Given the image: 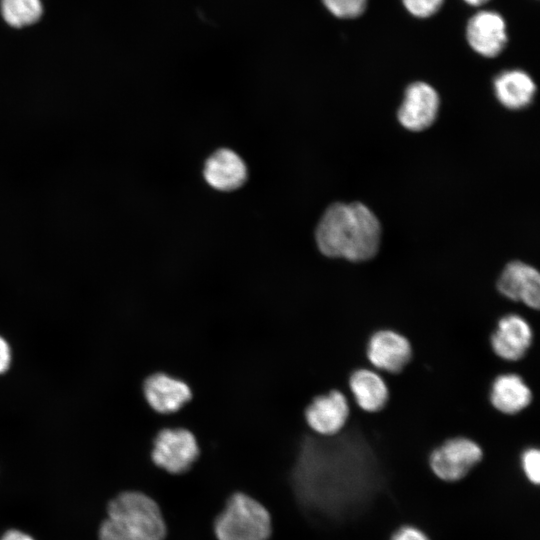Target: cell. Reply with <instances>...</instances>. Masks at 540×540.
Segmentation results:
<instances>
[{"label": "cell", "mask_w": 540, "mask_h": 540, "mask_svg": "<svg viewBox=\"0 0 540 540\" xmlns=\"http://www.w3.org/2000/svg\"><path fill=\"white\" fill-rule=\"evenodd\" d=\"M205 181L214 189L229 192L241 187L247 178V168L234 151L222 148L212 153L204 164Z\"/></svg>", "instance_id": "obj_14"}, {"label": "cell", "mask_w": 540, "mask_h": 540, "mask_svg": "<svg viewBox=\"0 0 540 540\" xmlns=\"http://www.w3.org/2000/svg\"><path fill=\"white\" fill-rule=\"evenodd\" d=\"M165 536L158 504L139 491H125L113 498L99 529V540H164Z\"/></svg>", "instance_id": "obj_3"}, {"label": "cell", "mask_w": 540, "mask_h": 540, "mask_svg": "<svg viewBox=\"0 0 540 540\" xmlns=\"http://www.w3.org/2000/svg\"><path fill=\"white\" fill-rule=\"evenodd\" d=\"M496 287L506 298L522 302L531 309H539L540 275L531 265L517 260L509 262L502 270Z\"/></svg>", "instance_id": "obj_12"}, {"label": "cell", "mask_w": 540, "mask_h": 540, "mask_svg": "<svg viewBox=\"0 0 540 540\" xmlns=\"http://www.w3.org/2000/svg\"><path fill=\"white\" fill-rule=\"evenodd\" d=\"M521 469L526 479L533 485L540 483V451L537 447L524 449L520 456Z\"/></svg>", "instance_id": "obj_20"}, {"label": "cell", "mask_w": 540, "mask_h": 540, "mask_svg": "<svg viewBox=\"0 0 540 540\" xmlns=\"http://www.w3.org/2000/svg\"><path fill=\"white\" fill-rule=\"evenodd\" d=\"M348 386L357 406L364 412H379L389 400L385 380L373 369H355L349 376Z\"/></svg>", "instance_id": "obj_16"}, {"label": "cell", "mask_w": 540, "mask_h": 540, "mask_svg": "<svg viewBox=\"0 0 540 540\" xmlns=\"http://www.w3.org/2000/svg\"><path fill=\"white\" fill-rule=\"evenodd\" d=\"M483 455V450L476 441L465 436H456L433 449L428 462L438 479L452 483L465 478L481 462Z\"/></svg>", "instance_id": "obj_5"}, {"label": "cell", "mask_w": 540, "mask_h": 540, "mask_svg": "<svg viewBox=\"0 0 540 540\" xmlns=\"http://www.w3.org/2000/svg\"><path fill=\"white\" fill-rule=\"evenodd\" d=\"M271 530L268 510L242 492L229 497L214 522L218 540H268Z\"/></svg>", "instance_id": "obj_4"}, {"label": "cell", "mask_w": 540, "mask_h": 540, "mask_svg": "<svg viewBox=\"0 0 540 540\" xmlns=\"http://www.w3.org/2000/svg\"><path fill=\"white\" fill-rule=\"evenodd\" d=\"M41 0H0V14L12 28L21 29L36 24L43 16Z\"/></svg>", "instance_id": "obj_18"}, {"label": "cell", "mask_w": 540, "mask_h": 540, "mask_svg": "<svg viewBox=\"0 0 540 540\" xmlns=\"http://www.w3.org/2000/svg\"><path fill=\"white\" fill-rule=\"evenodd\" d=\"M322 3L333 16L354 19L365 12L368 0H322Z\"/></svg>", "instance_id": "obj_19"}, {"label": "cell", "mask_w": 540, "mask_h": 540, "mask_svg": "<svg viewBox=\"0 0 540 540\" xmlns=\"http://www.w3.org/2000/svg\"><path fill=\"white\" fill-rule=\"evenodd\" d=\"M445 0H402L406 11L419 19L435 15L443 6Z\"/></svg>", "instance_id": "obj_21"}, {"label": "cell", "mask_w": 540, "mask_h": 540, "mask_svg": "<svg viewBox=\"0 0 540 540\" xmlns=\"http://www.w3.org/2000/svg\"><path fill=\"white\" fill-rule=\"evenodd\" d=\"M389 540H431L430 537L419 527L414 525H402L391 535Z\"/></svg>", "instance_id": "obj_22"}, {"label": "cell", "mask_w": 540, "mask_h": 540, "mask_svg": "<svg viewBox=\"0 0 540 540\" xmlns=\"http://www.w3.org/2000/svg\"><path fill=\"white\" fill-rule=\"evenodd\" d=\"M0 540H35L29 534L24 533L20 530L11 529L5 532Z\"/></svg>", "instance_id": "obj_24"}, {"label": "cell", "mask_w": 540, "mask_h": 540, "mask_svg": "<svg viewBox=\"0 0 540 540\" xmlns=\"http://www.w3.org/2000/svg\"><path fill=\"white\" fill-rule=\"evenodd\" d=\"M439 106L440 98L435 88L424 81H415L405 90L397 118L404 128L422 131L434 123Z\"/></svg>", "instance_id": "obj_10"}, {"label": "cell", "mask_w": 540, "mask_h": 540, "mask_svg": "<svg viewBox=\"0 0 540 540\" xmlns=\"http://www.w3.org/2000/svg\"><path fill=\"white\" fill-rule=\"evenodd\" d=\"M532 391L524 379L516 373H502L496 376L490 386L489 401L501 414L515 415L532 402Z\"/></svg>", "instance_id": "obj_15"}, {"label": "cell", "mask_w": 540, "mask_h": 540, "mask_svg": "<svg viewBox=\"0 0 540 540\" xmlns=\"http://www.w3.org/2000/svg\"><path fill=\"white\" fill-rule=\"evenodd\" d=\"M466 4L472 7H480L489 2L490 0H463Z\"/></svg>", "instance_id": "obj_25"}, {"label": "cell", "mask_w": 540, "mask_h": 540, "mask_svg": "<svg viewBox=\"0 0 540 540\" xmlns=\"http://www.w3.org/2000/svg\"><path fill=\"white\" fill-rule=\"evenodd\" d=\"M12 354L9 343L0 336V374L5 373L11 364Z\"/></svg>", "instance_id": "obj_23"}, {"label": "cell", "mask_w": 540, "mask_h": 540, "mask_svg": "<svg viewBox=\"0 0 540 540\" xmlns=\"http://www.w3.org/2000/svg\"><path fill=\"white\" fill-rule=\"evenodd\" d=\"M143 394L148 405L159 414L179 411L192 398L189 385L165 372H155L143 382Z\"/></svg>", "instance_id": "obj_13"}, {"label": "cell", "mask_w": 540, "mask_h": 540, "mask_svg": "<svg viewBox=\"0 0 540 540\" xmlns=\"http://www.w3.org/2000/svg\"><path fill=\"white\" fill-rule=\"evenodd\" d=\"M315 238L323 255L361 262L377 254L381 225L375 214L360 202L334 203L319 220Z\"/></svg>", "instance_id": "obj_2"}, {"label": "cell", "mask_w": 540, "mask_h": 540, "mask_svg": "<svg viewBox=\"0 0 540 540\" xmlns=\"http://www.w3.org/2000/svg\"><path fill=\"white\" fill-rule=\"evenodd\" d=\"M413 356L411 342L392 329H379L371 334L366 344V358L377 370L397 374L410 363Z\"/></svg>", "instance_id": "obj_7"}, {"label": "cell", "mask_w": 540, "mask_h": 540, "mask_svg": "<svg viewBox=\"0 0 540 540\" xmlns=\"http://www.w3.org/2000/svg\"><path fill=\"white\" fill-rule=\"evenodd\" d=\"M533 342V330L526 319L518 314L501 317L490 336L493 353L509 362L521 360Z\"/></svg>", "instance_id": "obj_11"}, {"label": "cell", "mask_w": 540, "mask_h": 540, "mask_svg": "<svg viewBox=\"0 0 540 540\" xmlns=\"http://www.w3.org/2000/svg\"><path fill=\"white\" fill-rule=\"evenodd\" d=\"M307 457L297 468L298 494L302 503L319 515L344 520L360 514L381 488L371 457Z\"/></svg>", "instance_id": "obj_1"}, {"label": "cell", "mask_w": 540, "mask_h": 540, "mask_svg": "<svg viewBox=\"0 0 540 540\" xmlns=\"http://www.w3.org/2000/svg\"><path fill=\"white\" fill-rule=\"evenodd\" d=\"M350 406L346 395L337 389L318 395L304 411L310 429L323 437H334L346 426Z\"/></svg>", "instance_id": "obj_8"}, {"label": "cell", "mask_w": 540, "mask_h": 540, "mask_svg": "<svg viewBox=\"0 0 540 540\" xmlns=\"http://www.w3.org/2000/svg\"><path fill=\"white\" fill-rule=\"evenodd\" d=\"M465 36L475 53L485 58L497 57L508 42L506 21L496 11L480 10L468 20Z\"/></svg>", "instance_id": "obj_9"}, {"label": "cell", "mask_w": 540, "mask_h": 540, "mask_svg": "<svg viewBox=\"0 0 540 540\" xmlns=\"http://www.w3.org/2000/svg\"><path fill=\"white\" fill-rule=\"evenodd\" d=\"M195 435L186 428H164L153 440L151 459L171 474L187 472L199 457Z\"/></svg>", "instance_id": "obj_6"}, {"label": "cell", "mask_w": 540, "mask_h": 540, "mask_svg": "<svg viewBox=\"0 0 540 540\" xmlns=\"http://www.w3.org/2000/svg\"><path fill=\"white\" fill-rule=\"evenodd\" d=\"M494 93L499 103L510 110H520L531 104L536 84L532 77L520 69L500 72L493 81Z\"/></svg>", "instance_id": "obj_17"}]
</instances>
